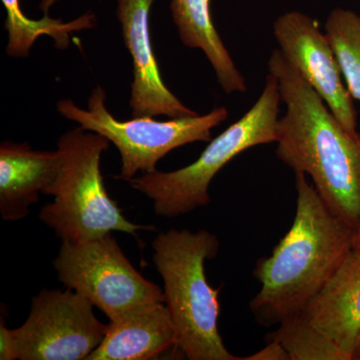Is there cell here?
Returning a JSON list of instances; mask_svg holds the SVG:
<instances>
[{
    "mask_svg": "<svg viewBox=\"0 0 360 360\" xmlns=\"http://www.w3.org/2000/svg\"><path fill=\"white\" fill-rule=\"evenodd\" d=\"M176 330L165 303L130 310L110 321L103 342L86 360H148L176 347Z\"/></svg>",
    "mask_w": 360,
    "mask_h": 360,
    "instance_id": "13",
    "label": "cell"
},
{
    "mask_svg": "<svg viewBox=\"0 0 360 360\" xmlns=\"http://www.w3.org/2000/svg\"><path fill=\"white\" fill-rule=\"evenodd\" d=\"M296 213L271 255L258 260L262 284L250 310L264 326L304 311L354 250V231L324 205L304 174H295Z\"/></svg>",
    "mask_w": 360,
    "mask_h": 360,
    "instance_id": "2",
    "label": "cell"
},
{
    "mask_svg": "<svg viewBox=\"0 0 360 360\" xmlns=\"http://www.w3.org/2000/svg\"><path fill=\"white\" fill-rule=\"evenodd\" d=\"M278 82L285 115L276 127V156L309 175L338 219L360 229V134L345 129L311 85L274 49L267 63Z\"/></svg>",
    "mask_w": 360,
    "mask_h": 360,
    "instance_id": "1",
    "label": "cell"
},
{
    "mask_svg": "<svg viewBox=\"0 0 360 360\" xmlns=\"http://www.w3.org/2000/svg\"><path fill=\"white\" fill-rule=\"evenodd\" d=\"M61 156L56 151L33 149L27 143L0 146V214L4 221H18L39 202V194L56 181Z\"/></svg>",
    "mask_w": 360,
    "mask_h": 360,
    "instance_id": "11",
    "label": "cell"
},
{
    "mask_svg": "<svg viewBox=\"0 0 360 360\" xmlns=\"http://www.w3.org/2000/svg\"><path fill=\"white\" fill-rule=\"evenodd\" d=\"M274 35L284 58L321 96L343 127L357 132L354 98L319 21L300 11H288L274 21Z\"/></svg>",
    "mask_w": 360,
    "mask_h": 360,
    "instance_id": "9",
    "label": "cell"
},
{
    "mask_svg": "<svg viewBox=\"0 0 360 360\" xmlns=\"http://www.w3.org/2000/svg\"><path fill=\"white\" fill-rule=\"evenodd\" d=\"M155 0H117L122 37L134 63L129 106L134 117L165 115L184 118L198 115L167 89L161 78L151 44L149 13Z\"/></svg>",
    "mask_w": 360,
    "mask_h": 360,
    "instance_id": "10",
    "label": "cell"
},
{
    "mask_svg": "<svg viewBox=\"0 0 360 360\" xmlns=\"http://www.w3.org/2000/svg\"><path fill=\"white\" fill-rule=\"evenodd\" d=\"M108 324L97 319L94 304L77 291L42 290L30 316L13 329L18 359L86 360L99 347Z\"/></svg>",
    "mask_w": 360,
    "mask_h": 360,
    "instance_id": "8",
    "label": "cell"
},
{
    "mask_svg": "<svg viewBox=\"0 0 360 360\" xmlns=\"http://www.w3.org/2000/svg\"><path fill=\"white\" fill-rule=\"evenodd\" d=\"M110 141L82 127L61 135V165L56 181L45 191L54 200L40 210V220L63 241H85L112 231L136 236L155 226L129 221L110 198L101 169V155Z\"/></svg>",
    "mask_w": 360,
    "mask_h": 360,
    "instance_id": "4",
    "label": "cell"
},
{
    "mask_svg": "<svg viewBox=\"0 0 360 360\" xmlns=\"http://www.w3.org/2000/svg\"><path fill=\"white\" fill-rule=\"evenodd\" d=\"M53 266L59 281L84 295L110 321L143 305L165 303L160 286L134 269L111 233L63 241Z\"/></svg>",
    "mask_w": 360,
    "mask_h": 360,
    "instance_id": "7",
    "label": "cell"
},
{
    "mask_svg": "<svg viewBox=\"0 0 360 360\" xmlns=\"http://www.w3.org/2000/svg\"><path fill=\"white\" fill-rule=\"evenodd\" d=\"M0 359H18V345H16L13 329L6 328L4 319H1V326H0Z\"/></svg>",
    "mask_w": 360,
    "mask_h": 360,
    "instance_id": "18",
    "label": "cell"
},
{
    "mask_svg": "<svg viewBox=\"0 0 360 360\" xmlns=\"http://www.w3.org/2000/svg\"><path fill=\"white\" fill-rule=\"evenodd\" d=\"M352 360H360V331L355 340L354 352H352Z\"/></svg>",
    "mask_w": 360,
    "mask_h": 360,
    "instance_id": "20",
    "label": "cell"
},
{
    "mask_svg": "<svg viewBox=\"0 0 360 360\" xmlns=\"http://www.w3.org/2000/svg\"><path fill=\"white\" fill-rule=\"evenodd\" d=\"M170 11L182 44L203 51L225 94L248 91L245 77L213 23L210 0H172Z\"/></svg>",
    "mask_w": 360,
    "mask_h": 360,
    "instance_id": "14",
    "label": "cell"
},
{
    "mask_svg": "<svg viewBox=\"0 0 360 360\" xmlns=\"http://www.w3.org/2000/svg\"><path fill=\"white\" fill-rule=\"evenodd\" d=\"M281 96L278 82L269 72L264 89L248 112L210 141L191 165L170 172L134 177L132 188L153 201L156 215L180 217L210 202V182L236 156L255 146L276 141Z\"/></svg>",
    "mask_w": 360,
    "mask_h": 360,
    "instance_id": "5",
    "label": "cell"
},
{
    "mask_svg": "<svg viewBox=\"0 0 360 360\" xmlns=\"http://www.w3.org/2000/svg\"><path fill=\"white\" fill-rule=\"evenodd\" d=\"M269 340L278 341L290 360H347L342 350L312 326L303 311L281 322Z\"/></svg>",
    "mask_w": 360,
    "mask_h": 360,
    "instance_id": "17",
    "label": "cell"
},
{
    "mask_svg": "<svg viewBox=\"0 0 360 360\" xmlns=\"http://www.w3.org/2000/svg\"><path fill=\"white\" fill-rule=\"evenodd\" d=\"M312 326L352 360L360 331V250H352L304 309Z\"/></svg>",
    "mask_w": 360,
    "mask_h": 360,
    "instance_id": "12",
    "label": "cell"
},
{
    "mask_svg": "<svg viewBox=\"0 0 360 360\" xmlns=\"http://www.w3.org/2000/svg\"><path fill=\"white\" fill-rule=\"evenodd\" d=\"M241 360H290L283 345L276 340H270L264 349L248 357H241Z\"/></svg>",
    "mask_w": 360,
    "mask_h": 360,
    "instance_id": "19",
    "label": "cell"
},
{
    "mask_svg": "<svg viewBox=\"0 0 360 360\" xmlns=\"http://www.w3.org/2000/svg\"><path fill=\"white\" fill-rule=\"evenodd\" d=\"M354 250H360V229L354 232Z\"/></svg>",
    "mask_w": 360,
    "mask_h": 360,
    "instance_id": "21",
    "label": "cell"
},
{
    "mask_svg": "<svg viewBox=\"0 0 360 360\" xmlns=\"http://www.w3.org/2000/svg\"><path fill=\"white\" fill-rule=\"evenodd\" d=\"M326 34L350 96L360 103L359 14L340 7L333 9L326 22Z\"/></svg>",
    "mask_w": 360,
    "mask_h": 360,
    "instance_id": "16",
    "label": "cell"
},
{
    "mask_svg": "<svg viewBox=\"0 0 360 360\" xmlns=\"http://www.w3.org/2000/svg\"><path fill=\"white\" fill-rule=\"evenodd\" d=\"M105 98L103 87H96L90 94L87 110L70 99L59 101L56 108L63 117L115 144L122 158V170L116 179L129 182L137 172H158V161L175 148L193 142H210L212 130L229 115V110L221 106L207 115L170 118L167 122H158L153 116L120 122L106 108Z\"/></svg>",
    "mask_w": 360,
    "mask_h": 360,
    "instance_id": "6",
    "label": "cell"
},
{
    "mask_svg": "<svg viewBox=\"0 0 360 360\" xmlns=\"http://www.w3.org/2000/svg\"><path fill=\"white\" fill-rule=\"evenodd\" d=\"M6 11L4 30L8 33L6 53L14 58L30 56L32 45L42 35L53 39L59 49H65L70 44V33L94 27L96 16L87 13L77 20L65 22L49 18V13L41 20H32L23 13L20 0H1Z\"/></svg>",
    "mask_w": 360,
    "mask_h": 360,
    "instance_id": "15",
    "label": "cell"
},
{
    "mask_svg": "<svg viewBox=\"0 0 360 360\" xmlns=\"http://www.w3.org/2000/svg\"><path fill=\"white\" fill-rule=\"evenodd\" d=\"M153 262L165 283V303L176 330V347L191 360H241L225 347L217 321L219 295L205 276L219 241L207 231L170 229L153 243Z\"/></svg>",
    "mask_w": 360,
    "mask_h": 360,
    "instance_id": "3",
    "label": "cell"
}]
</instances>
